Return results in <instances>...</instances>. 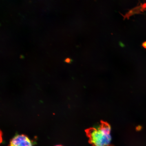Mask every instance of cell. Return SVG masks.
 I'll return each mask as SVG.
<instances>
[{
	"label": "cell",
	"mask_w": 146,
	"mask_h": 146,
	"mask_svg": "<svg viewBox=\"0 0 146 146\" xmlns=\"http://www.w3.org/2000/svg\"><path fill=\"white\" fill-rule=\"evenodd\" d=\"M143 47H145V48H146V42H145L143 44Z\"/></svg>",
	"instance_id": "4"
},
{
	"label": "cell",
	"mask_w": 146,
	"mask_h": 146,
	"mask_svg": "<svg viewBox=\"0 0 146 146\" xmlns=\"http://www.w3.org/2000/svg\"><path fill=\"white\" fill-rule=\"evenodd\" d=\"M111 127L107 122L102 121L96 127H90L85 132L92 146H114L111 143Z\"/></svg>",
	"instance_id": "1"
},
{
	"label": "cell",
	"mask_w": 146,
	"mask_h": 146,
	"mask_svg": "<svg viewBox=\"0 0 146 146\" xmlns=\"http://www.w3.org/2000/svg\"><path fill=\"white\" fill-rule=\"evenodd\" d=\"M62 146L61 145H56V146Z\"/></svg>",
	"instance_id": "6"
},
{
	"label": "cell",
	"mask_w": 146,
	"mask_h": 146,
	"mask_svg": "<svg viewBox=\"0 0 146 146\" xmlns=\"http://www.w3.org/2000/svg\"><path fill=\"white\" fill-rule=\"evenodd\" d=\"M65 62H66L67 63H70V59H69V58H67V59L66 60Z\"/></svg>",
	"instance_id": "3"
},
{
	"label": "cell",
	"mask_w": 146,
	"mask_h": 146,
	"mask_svg": "<svg viewBox=\"0 0 146 146\" xmlns=\"http://www.w3.org/2000/svg\"><path fill=\"white\" fill-rule=\"evenodd\" d=\"M8 146H33L28 137L25 135H19L13 138Z\"/></svg>",
	"instance_id": "2"
},
{
	"label": "cell",
	"mask_w": 146,
	"mask_h": 146,
	"mask_svg": "<svg viewBox=\"0 0 146 146\" xmlns=\"http://www.w3.org/2000/svg\"><path fill=\"white\" fill-rule=\"evenodd\" d=\"M120 45L122 47L124 46V45L123 43H121L120 44Z\"/></svg>",
	"instance_id": "5"
}]
</instances>
